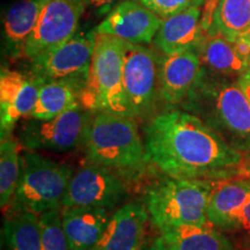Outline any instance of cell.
<instances>
[{"instance_id": "1", "label": "cell", "mask_w": 250, "mask_h": 250, "mask_svg": "<svg viewBox=\"0 0 250 250\" xmlns=\"http://www.w3.org/2000/svg\"><path fill=\"white\" fill-rule=\"evenodd\" d=\"M144 134L149 164L167 176L211 181L239 176L245 154L192 112H161L146 124Z\"/></svg>"}, {"instance_id": "2", "label": "cell", "mask_w": 250, "mask_h": 250, "mask_svg": "<svg viewBox=\"0 0 250 250\" xmlns=\"http://www.w3.org/2000/svg\"><path fill=\"white\" fill-rule=\"evenodd\" d=\"M81 145L87 162L112 171L125 182L142 180L152 166L134 118L90 111Z\"/></svg>"}, {"instance_id": "3", "label": "cell", "mask_w": 250, "mask_h": 250, "mask_svg": "<svg viewBox=\"0 0 250 250\" xmlns=\"http://www.w3.org/2000/svg\"><path fill=\"white\" fill-rule=\"evenodd\" d=\"M182 105L232 147L245 155L250 153V101L237 81L208 80L203 70L201 79Z\"/></svg>"}, {"instance_id": "4", "label": "cell", "mask_w": 250, "mask_h": 250, "mask_svg": "<svg viewBox=\"0 0 250 250\" xmlns=\"http://www.w3.org/2000/svg\"><path fill=\"white\" fill-rule=\"evenodd\" d=\"M217 182L167 176L146 190L145 206L159 229L179 225H210L208 204Z\"/></svg>"}, {"instance_id": "5", "label": "cell", "mask_w": 250, "mask_h": 250, "mask_svg": "<svg viewBox=\"0 0 250 250\" xmlns=\"http://www.w3.org/2000/svg\"><path fill=\"white\" fill-rule=\"evenodd\" d=\"M95 31L88 79L81 90V107L89 111L133 118L123 85L124 40Z\"/></svg>"}, {"instance_id": "6", "label": "cell", "mask_w": 250, "mask_h": 250, "mask_svg": "<svg viewBox=\"0 0 250 250\" xmlns=\"http://www.w3.org/2000/svg\"><path fill=\"white\" fill-rule=\"evenodd\" d=\"M20 162V176L6 208L7 213L30 212L41 215L62 208V198L74 175L73 168L30 149L21 153Z\"/></svg>"}, {"instance_id": "7", "label": "cell", "mask_w": 250, "mask_h": 250, "mask_svg": "<svg viewBox=\"0 0 250 250\" xmlns=\"http://www.w3.org/2000/svg\"><path fill=\"white\" fill-rule=\"evenodd\" d=\"M95 31L74 35L57 48L31 61V72L41 83L62 80L73 83L78 89L85 87L92 64Z\"/></svg>"}, {"instance_id": "8", "label": "cell", "mask_w": 250, "mask_h": 250, "mask_svg": "<svg viewBox=\"0 0 250 250\" xmlns=\"http://www.w3.org/2000/svg\"><path fill=\"white\" fill-rule=\"evenodd\" d=\"M89 115L81 107L48 120L29 117L19 127L18 140L30 151L70 152L83 142Z\"/></svg>"}, {"instance_id": "9", "label": "cell", "mask_w": 250, "mask_h": 250, "mask_svg": "<svg viewBox=\"0 0 250 250\" xmlns=\"http://www.w3.org/2000/svg\"><path fill=\"white\" fill-rule=\"evenodd\" d=\"M159 62L151 50L124 41L123 85L133 118L152 111L159 93Z\"/></svg>"}, {"instance_id": "10", "label": "cell", "mask_w": 250, "mask_h": 250, "mask_svg": "<svg viewBox=\"0 0 250 250\" xmlns=\"http://www.w3.org/2000/svg\"><path fill=\"white\" fill-rule=\"evenodd\" d=\"M86 0H48L23 49V57L33 61L76 35Z\"/></svg>"}, {"instance_id": "11", "label": "cell", "mask_w": 250, "mask_h": 250, "mask_svg": "<svg viewBox=\"0 0 250 250\" xmlns=\"http://www.w3.org/2000/svg\"><path fill=\"white\" fill-rule=\"evenodd\" d=\"M126 196L125 181L112 171L87 162L74 173L62 202V208H87L112 210Z\"/></svg>"}, {"instance_id": "12", "label": "cell", "mask_w": 250, "mask_h": 250, "mask_svg": "<svg viewBox=\"0 0 250 250\" xmlns=\"http://www.w3.org/2000/svg\"><path fill=\"white\" fill-rule=\"evenodd\" d=\"M42 83L33 74L1 68L0 76V131L11 136L21 118L30 117L39 99Z\"/></svg>"}, {"instance_id": "13", "label": "cell", "mask_w": 250, "mask_h": 250, "mask_svg": "<svg viewBox=\"0 0 250 250\" xmlns=\"http://www.w3.org/2000/svg\"><path fill=\"white\" fill-rule=\"evenodd\" d=\"M202 74L201 59L193 50L165 55L159 62V95L169 105L182 104Z\"/></svg>"}, {"instance_id": "14", "label": "cell", "mask_w": 250, "mask_h": 250, "mask_svg": "<svg viewBox=\"0 0 250 250\" xmlns=\"http://www.w3.org/2000/svg\"><path fill=\"white\" fill-rule=\"evenodd\" d=\"M158 14L138 1L122 2L96 28L98 33L109 34L131 43H151L161 26Z\"/></svg>"}, {"instance_id": "15", "label": "cell", "mask_w": 250, "mask_h": 250, "mask_svg": "<svg viewBox=\"0 0 250 250\" xmlns=\"http://www.w3.org/2000/svg\"><path fill=\"white\" fill-rule=\"evenodd\" d=\"M149 220L145 205L125 204L112 213L101 239L90 250H143Z\"/></svg>"}, {"instance_id": "16", "label": "cell", "mask_w": 250, "mask_h": 250, "mask_svg": "<svg viewBox=\"0 0 250 250\" xmlns=\"http://www.w3.org/2000/svg\"><path fill=\"white\" fill-rule=\"evenodd\" d=\"M203 8L196 5L165 18L154 36V45L164 55L177 52L196 51L204 39L205 31L202 27Z\"/></svg>"}, {"instance_id": "17", "label": "cell", "mask_w": 250, "mask_h": 250, "mask_svg": "<svg viewBox=\"0 0 250 250\" xmlns=\"http://www.w3.org/2000/svg\"><path fill=\"white\" fill-rule=\"evenodd\" d=\"M105 208L72 206L62 208V221L71 250H90L101 239L110 220Z\"/></svg>"}, {"instance_id": "18", "label": "cell", "mask_w": 250, "mask_h": 250, "mask_svg": "<svg viewBox=\"0 0 250 250\" xmlns=\"http://www.w3.org/2000/svg\"><path fill=\"white\" fill-rule=\"evenodd\" d=\"M250 202V177L217 182L208 210V224L228 230L243 206Z\"/></svg>"}, {"instance_id": "19", "label": "cell", "mask_w": 250, "mask_h": 250, "mask_svg": "<svg viewBox=\"0 0 250 250\" xmlns=\"http://www.w3.org/2000/svg\"><path fill=\"white\" fill-rule=\"evenodd\" d=\"M46 2L48 0H20L7 9L4 18L6 54L13 58L22 56Z\"/></svg>"}, {"instance_id": "20", "label": "cell", "mask_w": 250, "mask_h": 250, "mask_svg": "<svg viewBox=\"0 0 250 250\" xmlns=\"http://www.w3.org/2000/svg\"><path fill=\"white\" fill-rule=\"evenodd\" d=\"M160 232L168 250H235L211 225H179L161 228Z\"/></svg>"}, {"instance_id": "21", "label": "cell", "mask_w": 250, "mask_h": 250, "mask_svg": "<svg viewBox=\"0 0 250 250\" xmlns=\"http://www.w3.org/2000/svg\"><path fill=\"white\" fill-rule=\"evenodd\" d=\"M196 52L201 59L202 66L204 65L218 76L240 77L249 70L234 43L219 33L205 34Z\"/></svg>"}, {"instance_id": "22", "label": "cell", "mask_w": 250, "mask_h": 250, "mask_svg": "<svg viewBox=\"0 0 250 250\" xmlns=\"http://www.w3.org/2000/svg\"><path fill=\"white\" fill-rule=\"evenodd\" d=\"M79 95L80 90L68 81H45L40 87L39 99L30 117L48 120L81 108Z\"/></svg>"}, {"instance_id": "23", "label": "cell", "mask_w": 250, "mask_h": 250, "mask_svg": "<svg viewBox=\"0 0 250 250\" xmlns=\"http://www.w3.org/2000/svg\"><path fill=\"white\" fill-rule=\"evenodd\" d=\"M1 239L4 250H41L40 215L30 212L7 213Z\"/></svg>"}, {"instance_id": "24", "label": "cell", "mask_w": 250, "mask_h": 250, "mask_svg": "<svg viewBox=\"0 0 250 250\" xmlns=\"http://www.w3.org/2000/svg\"><path fill=\"white\" fill-rule=\"evenodd\" d=\"M250 29V0H218L208 34L219 33L234 42Z\"/></svg>"}, {"instance_id": "25", "label": "cell", "mask_w": 250, "mask_h": 250, "mask_svg": "<svg viewBox=\"0 0 250 250\" xmlns=\"http://www.w3.org/2000/svg\"><path fill=\"white\" fill-rule=\"evenodd\" d=\"M20 143L11 136L1 137L0 143V204L7 208L17 189L21 169Z\"/></svg>"}, {"instance_id": "26", "label": "cell", "mask_w": 250, "mask_h": 250, "mask_svg": "<svg viewBox=\"0 0 250 250\" xmlns=\"http://www.w3.org/2000/svg\"><path fill=\"white\" fill-rule=\"evenodd\" d=\"M41 250H71L62 221V208L48 211L40 215Z\"/></svg>"}, {"instance_id": "27", "label": "cell", "mask_w": 250, "mask_h": 250, "mask_svg": "<svg viewBox=\"0 0 250 250\" xmlns=\"http://www.w3.org/2000/svg\"><path fill=\"white\" fill-rule=\"evenodd\" d=\"M140 4L165 19L195 5V0H138Z\"/></svg>"}, {"instance_id": "28", "label": "cell", "mask_w": 250, "mask_h": 250, "mask_svg": "<svg viewBox=\"0 0 250 250\" xmlns=\"http://www.w3.org/2000/svg\"><path fill=\"white\" fill-rule=\"evenodd\" d=\"M228 232H242L250 237V202L239 212Z\"/></svg>"}, {"instance_id": "29", "label": "cell", "mask_w": 250, "mask_h": 250, "mask_svg": "<svg viewBox=\"0 0 250 250\" xmlns=\"http://www.w3.org/2000/svg\"><path fill=\"white\" fill-rule=\"evenodd\" d=\"M233 43L239 55L241 56L243 61L246 62V64L250 68V29L241 34Z\"/></svg>"}, {"instance_id": "30", "label": "cell", "mask_w": 250, "mask_h": 250, "mask_svg": "<svg viewBox=\"0 0 250 250\" xmlns=\"http://www.w3.org/2000/svg\"><path fill=\"white\" fill-rule=\"evenodd\" d=\"M237 83H239L241 89L243 90V93L246 94L247 98L250 101V68L237 78Z\"/></svg>"}, {"instance_id": "31", "label": "cell", "mask_w": 250, "mask_h": 250, "mask_svg": "<svg viewBox=\"0 0 250 250\" xmlns=\"http://www.w3.org/2000/svg\"><path fill=\"white\" fill-rule=\"evenodd\" d=\"M240 177H250V153L245 155L239 171Z\"/></svg>"}, {"instance_id": "32", "label": "cell", "mask_w": 250, "mask_h": 250, "mask_svg": "<svg viewBox=\"0 0 250 250\" xmlns=\"http://www.w3.org/2000/svg\"><path fill=\"white\" fill-rule=\"evenodd\" d=\"M143 250H168V249L164 241V239H162V236H160V237H158L156 240H154V242H153L151 246H148L147 248H145Z\"/></svg>"}, {"instance_id": "33", "label": "cell", "mask_w": 250, "mask_h": 250, "mask_svg": "<svg viewBox=\"0 0 250 250\" xmlns=\"http://www.w3.org/2000/svg\"><path fill=\"white\" fill-rule=\"evenodd\" d=\"M87 4L95 6V7H108L109 5H111L115 0H86Z\"/></svg>"}]
</instances>
